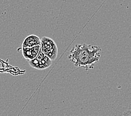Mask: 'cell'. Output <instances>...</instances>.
<instances>
[{
	"label": "cell",
	"mask_w": 131,
	"mask_h": 116,
	"mask_svg": "<svg viewBox=\"0 0 131 116\" xmlns=\"http://www.w3.org/2000/svg\"><path fill=\"white\" fill-rule=\"evenodd\" d=\"M101 51V48L99 46L77 44L71 49L68 58L75 67L85 70L92 69L99 60Z\"/></svg>",
	"instance_id": "1"
},
{
	"label": "cell",
	"mask_w": 131,
	"mask_h": 116,
	"mask_svg": "<svg viewBox=\"0 0 131 116\" xmlns=\"http://www.w3.org/2000/svg\"><path fill=\"white\" fill-rule=\"evenodd\" d=\"M41 50L42 52L52 60H55L58 54V46L52 39L43 37L41 39Z\"/></svg>",
	"instance_id": "2"
},
{
	"label": "cell",
	"mask_w": 131,
	"mask_h": 116,
	"mask_svg": "<svg viewBox=\"0 0 131 116\" xmlns=\"http://www.w3.org/2000/svg\"><path fill=\"white\" fill-rule=\"evenodd\" d=\"M41 44V39L35 35H31L26 37L22 44L23 48H32Z\"/></svg>",
	"instance_id": "5"
},
{
	"label": "cell",
	"mask_w": 131,
	"mask_h": 116,
	"mask_svg": "<svg viewBox=\"0 0 131 116\" xmlns=\"http://www.w3.org/2000/svg\"><path fill=\"white\" fill-rule=\"evenodd\" d=\"M123 115H127V116L131 115V104L130 105L128 109L127 110L126 112H124V113Z\"/></svg>",
	"instance_id": "6"
},
{
	"label": "cell",
	"mask_w": 131,
	"mask_h": 116,
	"mask_svg": "<svg viewBox=\"0 0 131 116\" xmlns=\"http://www.w3.org/2000/svg\"><path fill=\"white\" fill-rule=\"evenodd\" d=\"M52 60L45 55L40 48L37 56L32 60L29 61L30 65L38 70H44L49 68L52 64Z\"/></svg>",
	"instance_id": "3"
},
{
	"label": "cell",
	"mask_w": 131,
	"mask_h": 116,
	"mask_svg": "<svg viewBox=\"0 0 131 116\" xmlns=\"http://www.w3.org/2000/svg\"><path fill=\"white\" fill-rule=\"evenodd\" d=\"M40 48H41L40 45L32 47V48H23L22 52L24 58L28 61H30L36 57Z\"/></svg>",
	"instance_id": "4"
}]
</instances>
